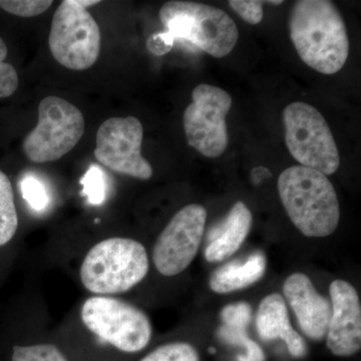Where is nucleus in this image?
I'll return each instance as SVG.
<instances>
[{"instance_id":"obj_1","label":"nucleus","mask_w":361,"mask_h":361,"mask_svg":"<svg viewBox=\"0 0 361 361\" xmlns=\"http://www.w3.org/2000/svg\"><path fill=\"white\" fill-rule=\"evenodd\" d=\"M159 16L166 32L153 35L147 40L149 51L155 56L168 54L176 40L185 39L213 58L222 59L238 42L236 23L215 6L173 0L161 7Z\"/></svg>"},{"instance_id":"obj_2","label":"nucleus","mask_w":361,"mask_h":361,"mask_svg":"<svg viewBox=\"0 0 361 361\" xmlns=\"http://www.w3.org/2000/svg\"><path fill=\"white\" fill-rule=\"evenodd\" d=\"M289 32L297 54L311 68L334 75L345 65L349 39L341 11L329 0H299L292 7Z\"/></svg>"},{"instance_id":"obj_3","label":"nucleus","mask_w":361,"mask_h":361,"mask_svg":"<svg viewBox=\"0 0 361 361\" xmlns=\"http://www.w3.org/2000/svg\"><path fill=\"white\" fill-rule=\"evenodd\" d=\"M277 187L287 215L304 236L323 238L336 231L341 207L326 176L303 166H292L279 176Z\"/></svg>"},{"instance_id":"obj_4","label":"nucleus","mask_w":361,"mask_h":361,"mask_svg":"<svg viewBox=\"0 0 361 361\" xmlns=\"http://www.w3.org/2000/svg\"><path fill=\"white\" fill-rule=\"evenodd\" d=\"M146 248L134 239L113 237L96 244L80 265V281L87 291L99 296L125 293L148 274Z\"/></svg>"},{"instance_id":"obj_5","label":"nucleus","mask_w":361,"mask_h":361,"mask_svg":"<svg viewBox=\"0 0 361 361\" xmlns=\"http://www.w3.org/2000/svg\"><path fill=\"white\" fill-rule=\"evenodd\" d=\"M97 0H65L56 9L49 32L52 56L71 71L92 68L101 51V32L87 8Z\"/></svg>"},{"instance_id":"obj_6","label":"nucleus","mask_w":361,"mask_h":361,"mask_svg":"<svg viewBox=\"0 0 361 361\" xmlns=\"http://www.w3.org/2000/svg\"><path fill=\"white\" fill-rule=\"evenodd\" d=\"M285 142L300 166L323 175L334 174L341 156L329 123L310 104L295 102L283 111Z\"/></svg>"},{"instance_id":"obj_7","label":"nucleus","mask_w":361,"mask_h":361,"mask_svg":"<svg viewBox=\"0 0 361 361\" xmlns=\"http://www.w3.org/2000/svg\"><path fill=\"white\" fill-rule=\"evenodd\" d=\"M80 317L97 338L123 353H135L146 348L153 334L144 311L115 297H90L82 304Z\"/></svg>"},{"instance_id":"obj_8","label":"nucleus","mask_w":361,"mask_h":361,"mask_svg":"<svg viewBox=\"0 0 361 361\" xmlns=\"http://www.w3.org/2000/svg\"><path fill=\"white\" fill-rule=\"evenodd\" d=\"M84 133V116L77 106L61 97H44L37 127L23 141V152L33 163L56 161L75 149Z\"/></svg>"},{"instance_id":"obj_9","label":"nucleus","mask_w":361,"mask_h":361,"mask_svg":"<svg viewBox=\"0 0 361 361\" xmlns=\"http://www.w3.org/2000/svg\"><path fill=\"white\" fill-rule=\"evenodd\" d=\"M231 106L232 97L226 90L208 84L197 85L183 116L188 144L207 158L223 155L229 142L226 116Z\"/></svg>"},{"instance_id":"obj_10","label":"nucleus","mask_w":361,"mask_h":361,"mask_svg":"<svg viewBox=\"0 0 361 361\" xmlns=\"http://www.w3.org/2000/svg\"><path fill=\"white\" fill-rule=\"evenodd\" d=\"M144 129L135 116H114L102 123L97 133L94 157L118 174L149 180L153 168L142 156Z\"/></svg>"},{"instance_id":"obj_11","label":"nucleus","mask_w":361,"mask_h":361,"mask_svg":"<svg viewBox=\"0 0 361 361\" xmlns=\"http://www.w3.org/2000/svg\"><path fill=\"white\" fill-rule=\"evenodd\" d=\"M206 220V209L199 204L176 213L154 246V264L160 274L176 276L191 265L203 240Z\"/></svg>"},{"instance_id":"obj_12","label":"nucleus","mask_w":361,"mask_h":361,"mask_svg":"<svg viewBox=\"0 0 361 361\" xmlns=\"http://www.w3.org/2000/svg\"><path fill=\"white\" fill-rule=\"evenodd\" d=\"M331 316L326 345L336 356H351L361 348V307L355 287L345 280H334L329 287Z\"/></svg>"},{"instance_id":"obj_13","label":"nucleus","mask_w":361,"mask_h":361,"mask_svg":"<svg viewBox=\"0 0 361 361\" xmlns=\"http://www.w3.org/2000/svg\"><path fill=\"white\" fill-rule=\"evenodd\" d=\"M283 292L303 334L315 341L324 338L331 316V303L316 290L310 278L303 273H293L285 280Z\"/></svg>"},{"instance_id":"obj_14","label":"nucleus","mask_w":361,"mask_h":361,"mask_svg":"<svg viewBox=\"0 0 361 361\" xmlns=\"http://www.w3.org/2000/svg\"><path fill=\"white\" fill-rule=\"evenodd\" d=\"M256 327L262 341H283L294 357H304L307 353L305 341L292 327L286 302L280 294H270L261 301L256 316Z\"/></svg>"},{"instance_id":"obj_15","label":"nucleus","mask_w":361,"mask_h":361,"mask_svg":"<svg viewBox=\"0 0 361 361\" xmlns=\"http://www.w3.org/2000/svg\"><path fill=\"white\" fill-rule=\"evenodd\" d=\"M253 216L243 202H237L219 224L209 233L205 259L208 262H223L231 257L245 242L250 232Z\"/></svg>"},{"instance_id":"obj_16","label":"nucleus","mask_w":361,"mask_h":361,"mask_svg":"<svg viewBox=\"0 0 361 361\" xmlns=\"http://www.w3.org/2000/svg\"><path fill=\"white\" fill-rule=\"evenodd\" d=\"M267 260L262 252L252 253L243 262L228 263L211 276V290L218 294L231 293L251 286L264 276Z\"/></svg>"},{"instance_id":"obj_17","label":"nucleus","mask_w":361,"mask_h":361,"mask_svg":"<svg viewBox=\"0 0 361 361\" xmlns=\"http://www.w3.org/2000/svg\"><path fill=\"white\" fill-rule=\"evenodd\" d=\"M18 227V211L11 180L0 171V247L13 240Z\"/></svg>"},{"instance_id":"obj_18","label":"nucleus","mask_w":361,"mask_h":361,"mask_svg":"<svg viewBox=\"0 0 361 361\" xmlns=\"http://www.w3.org/2000/svg\"><path fill=\"white\" fill-rule=\"evenodd\" d=\"M245 327H230L222 325L218 336L223 341L245 349V355H239L238 361H265L263 349L247 334Z\"/></svg>"},{"instance_id":"obj_19","label":"nucleus","mask_w":361,"mask_h":361,"mask_svg":"<svg viewBox=\"0 0 361 361\" xmlns=\"http://www.w3.org/2000/svg\"><path fill=\"white\" fill-rule=\"evenodd\" d=\"M141 361H200V356L191 344L172 342L159 346Z\"/></svg>"},{"instance_id":"obj_20","label":"nucleus","mask_w":361,"mask_h":361,"mask_svg":"<svg viewBox=\"0 0 361 361\" xmlns=\"http://www.w3.org/2000/svg\"><path fill=\"white\" fill-rule=\"evenodd\" d=\"M13 361H68L54 344L14 346Z\"/></svg>"},{"instance_id":"obj_21","label":"nucleus","mask_w":361,"mask_h":361,"mask_svg":"<svg viewBox=\"0 0 361 361\" xmlns=\"http://www.w3.org/2000/svg\"><path fill=\"white\" fill-rule=\"evenodd\" d=\"M49 0H0V7L6 13L20 18H35L47 11L51 4Z\"/></svg>"},{"instance_id":"obj_22","label":"nucleus","mask_w":361,"mask_h":361,"mask_svg":"<svg viewBox=\"0 0 361 361\" xmlns=\"http://www.w3.org/2000/svg\"><path fill=\"white\" fill-rule=\"evenodd\" d=\"M8 54L6 44L0 37V99L13 96L18 87V71L11 63H6Z\"/></svg>"},{"instance_id":"obj_23","label":"nucleus","mask_w":361,"mask_h":361,"mask_svg":"<svg viewBox=\"0 0 361 361\" xmlns=\"http://www.w3.org/2000/svg\"><path fill=\"white\" fill-rule=\"evenodd\" d=\"M84 195L92 205H101L106 198V180L103 171L97 166L90 167L82 180Z\"/></svg>"},{"instance_id":"obj_24","label":"nucleus","mask_w":361,"mask_h":361,"mask_svg":"<svg viewBox=\"0 0 361 361\" xmlns=\"http://www.w3.org/2000/svg\"><path fill=\"white\" fill-rule=\"evenodd\" d=\"M252 319V308L247 302L232 303L221 311L223 325L230 327H248Z\"/></svg>"},{"instance_id":"obj_25","label":"nucleus","mask_w":361,"mask_h":361,"mask_svg":"<svg viewBox=\"0 0 361 361\" xmlns=\"http://www.w3.org/2000/svg\"><path fill=\"white\" fill-rule=\"evenodd\" d=\"M21 192L23 198L35 210H44L49 203L44 185L35 178L28 177L23 180L21 182Z\"/></svg>"},{"instance_id":"obj_26","label":"nucleus","mask_w":361,"mask_h":361,"mask_svg":"<svg viewBox=\"0 0 361 361\" xmlns=\"http://www.w3.org/2000/svg\"><path fill=\"white\" fill-rule=\"evenodd\" d=\"M267 1L260 0H230L229 6L242 20L249 25H258L263 20V6Z\"/></svg>"}]
</instances>
